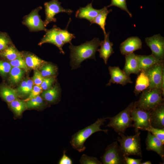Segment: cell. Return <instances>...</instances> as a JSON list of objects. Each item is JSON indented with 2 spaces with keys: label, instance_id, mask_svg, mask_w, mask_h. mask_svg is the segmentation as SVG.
I'll list each match as a JSON object with an SVG mask.
<instances>
[{
  "label": "cell",
  "instance_id": "1",
  "mask_svg": "<svg viewBox=\"0 0 164 164\" xmlns=\"http://www.w3.org/2000/svg\"><path fill=\"white\" fill-rule=\"evenodd\" d=\"M100 43L98 38H94L78 46L70 44L69 48L70 50V64L72 69H75L79 67L81 63L87 59L95 60V53Z\"/></svg>",
  "mask_w": 164,
  "mask_h": 164
},
{
  "label": "cell",
  "instance_id": "2",
  "mask_svg": "<svg viewBox=\"0 0 164 164\" xmlns=\"http://www.w3.org/2000/svg\"><path fill=\"white\" fill-rule=\"evenodd\" d=\"M106 119H108V117L98 118L94 123L79 130L73 135L70 142L73 148L79 152H82L86 149L84 145L85 141L93 134L99 131L107 133L108 129H101L100 128L101 126L104 125Z\"/></svg>",
  "mask_w": 164,
  "mask_h": 164
},
{
  "label": "cell",
  "instance_id": "3",
  "mask_svg": "<svg viewBox=\"0 0 164 164\" xmlns=\"http://www.w3.org/2000/svg\"><path fill=\"white\" fill-rule=\"evenodd\" d=\"M162 91L160 89H147L142 92L138 100L134 102L135 107L151 111L163 103Z\"/></svg>",
  "mask_w": 164,
  "mask_h": 164
},
{
  "label": "cell",
  "instance_id": "4",
  "mask_svg": "<svg viewBox=\"0 0 164 164\" xmlns=\"http://www.w3.org/2000/svg\"><path fill=\"white\" fill-rule=\"evenodd\" d=\"M140 132L134 135L125 136L123 133H118L117 141L120 144V148L124 156L135 155L142 157L140 144Z\"/></svg>",
  "mask_w": 164,
  "mask_h": 164
},
{
  "label": "cell",
  "instance_id": "5",
  "mask_svg": "<svg viewBox=\"0 0 164 164\" xmlns=\"http://www.w3.org/2000/svg\"><path fill=\"white\" fill-rule=\"evenodd\" d=\"M134 102L131 103L125 109L113 117H108L110 121L107 126L111 127L118 133L123 134L127 128L132 126L131 113Z\"/></svg>",
  "mask_w": 164,
  "mask_h": 164
},
{
  "label": "cell",
  "instance_id": "6",
  "mask_svg": "<svg viewBox=\"0 0 164 164\" xmlns=\"http://www.w3.org/2000/svg\"><path fill=\"white\" fill-rule=\"evenodd\" d=\"M151 111H145L134 105L131 116L134 122L133 126L136 133L140 130H145L147 128L152 126L151 121Z\"/></svg>",
  "mask_w": 164,
  "mask_h": 164
},
{
  "label": "cell",
  "instance_id": "7",
  "mask_svg": "<svg viewBox=\"0 0 164 164\" xmlns=\"http://www.w3.org/2000/svg\"><path fill=\"white\" fill-rule=\"evenodd\" d=\"M124 156L117 141L108 145L101 158L104 164H125Z\"/></svg>",
  "mask_w": 164,
  "mask_h": 164
},
{
  "label": "cell",
  "instance_id": "8",
  "mask_svg": "<svg viewBox=\"0 0 164 164\" xmlns=\"http://www.w3.org/2000/svg\"><path fill=\"white\" fill-rule=\"evenodd\" d=\"M61 3L58 0H51L44 3L45 19L44 22L46 27L50 23L56 21L55 16L60 12H65L70 15L73 11L70 9H65L61 6Z\"/></svg>",
  "mask_w": 164,
  "mask_h": 164
},
{
  "label": "cell",
  "instance_id": "9",
  "mask_svg": "<svg viewBox=\"0 0 164 164\" xmlns=\"http://www.w3.org/2000/svg\"><path fill=\"white\" fill-rule=\"evenodd\" d=\"M145 71L149 79L148 89L158 88L161 89L162 82L164 78L163 61L158 63Z\"/></svg>",
  "mask_w": 164,
  "mask_h": 164
},
{
  "label": "cell",
  "instance_id": "10",
  "mask_svg": "<svg viewBox=\"0 0 164 164\" xmlns=\"http://www.w3.org/2000/svg\"><path fill=\"white\" fill-rule=\"evenodd\" d=\"M147 45L151 49L152 55L160 61L164 58V39L160 34L154 35L145 39Z\"/></svg>",
  "mask_w": 164,
  "mask_h": 164
},
{
  "label": "cell",
  "instance_id": "11",
  "mask_svg": "<svg viewBox=\"0 0 164 164\" xmlns=\"http://www.w3.org/2000/svg\"><path fill=\"white\" fill-rule=\"evenodd\" d=\"M42 9L39 6L32 10L24 19L22 23L31 31H46L44 25V22L41 19L39 14V11Z\"/></svg>",
  "mask_w": 164,
  "mask_h": 164
},
{
  "label": "cell",
  "instance_id": "12",
  "mask_svg": "<svg viewBox=\"0 0 164 164\" xmlns=\"http://www.w3.org/2000/svg\"><path fill=\"white\" fill-rule=\"evenodd\" d=\"M109 73L111 78L107 84V86H110L111 84H117L124 86L128 83H132L131 78L127 76L118 67H108Z\"/></svg>",
  "mask_w": 164,
  "mask_h": 164
},
{
  "label": "cell",
  "instance_id": "13",
  "mask_svg": "<svg viewBox=\"0 0 164 164\" xmlns=\"http://www.w3.org/2000/svg\"><path fill=\"white\" fill-rule=\"evenodd\" d=\"M58 28V27L55 26L51 29L47 30L46 34L42 39L38 45L41 46L46 43L53 44L58 47L61 53L64 54L65 53L62 49L64 44L60 39Z\"/></svg>",
  "mask_w": 164,
  "mask_h": 164
},
{
  "label": "cell",
  "instance_id": "14",
  "mask_svg": "<svg viewBox=\"0 0 164 164\" xmlns=\"http://www.w3.org/2000/svg\"><path fill=\"white\" fill-rule=\"evenodd\" d=\"M142 42L137 36H132L127 38L120 44L119 48L121 53L126 55L142 49Z\"/></svg>",
  "mask_w": 164,
  "mask_h": 164
},
{
  "label": "cell",
  "instance_id": "15",
  "mask_svg": "<svg viewBox=\"0 0 164 164\" xmlns=\"http://www.w3.org/2000/svg\"><path fill=\"white\" fill-rule=\"evenodd\" d=\"M146 149L156 152L164 160V144L159 138L148 131L146 140Z\"/></svg>",
  "mask_w": 164,
  "mask_h": 164
},
{
  "label": "cell",
  "instance_id": "16",
  "mask_svg": "<svg viewBox=\"0 0 164 164\" xmlns=\"http://www.w3.org/2000/svg\"><path fill=\"white\" fill-rule=\"evenodd\" d=\"M125 63L122 70L128 76L140 72L137 55L134 53L125 55Z\"/></svg>",
  "mask_w": 164,
  "mask_h": 164
},
{
  "label": "cell",
  "instance_id": "17",
  "mask_svg": "<svg viewBox=\"0 0 164 164\" xmlns=\"http://www.w3.org/2000/svg\"><path fill=\"white\" fill-rule=\"evenodd\" d=\"M151 121L152 127L160 129L164 128V103L158 105L151 111Z\"/></svg>",
  "mask_w": 164,
  "mask_h": 164
},
{
  "label": "cell",
  "instance_id": "18",
  "mask_svg": "<svg viewBox=\"0 0 164 164\" xmlns=\"http://www.w3.org/2000/svg\"><path fill=\"white\" fill-rule=\"evenodd\" d=\"M102 10L103 8L100 9H94L91 2L84 7L80 8L77 11L75 16L80 19H86L91 22Z\"/></svg>",
  "mask_w": 164,
  "mask_h": 164
},
{
  "label": "cell",
  "instance_id": "19",
  "mask_svg": "<svg viewBox=\"0 0 164 164\" xmlns=\"http://www.w3.org/2000/svg\"><path fill=\"white\" fill-rule=\"evenodd\" d=\"M109 34L110 32H108L104 36V40L101 41L100 48L97 50L99 53L100 57L103 59L105 64H107L109 57L114 53L112 48L113 44L109 40Z\"/></svg>",
  "mask_w": 164,
  "mask_h": 164
},
{
  "label": "cell",
  "instance_id": "20",
  "mask_svg": "<svg viewBox=\"0 0 164 164\" xmlns=\"http://www.w3.org/2000/svg\"><path fill=\"white\" fill-rule=\"evenodd\" d=\"M136 80L134 93L137 95L143 91L148 89L149 86V79L144 71H141Z\"/></svg>",
  "mask_w": 164,
  "mask_h": 164
},
{
  "label": "cell",
  "instance_id": "21",
  "mask_svg": "<svg viewBox=\"0 0 164 164\" xmlns=\"http://www.w3.org/2000/svg\"><path fill=\"white\" fill-rule=\"evenodd\" d=\"M140 71H145L154 64L163 61L156 59L152 54L149 55H137Z\"/></svg>",
  "mask_w": 164,
  "mask_h": 164
},
{
  "label": "cell",
  "instance_id": "22",
  "mask_svg": "<svg viewBox=\"0 0 164 164\" xmlns=\"http://www.w3.org/2000/svg\"><path fill=\"white\" fill-rule=\"evenodd\" d=\"M112 11L111 9H108L107 6H104L103 8L102 11L94 18L91 22V25L93 24L98 25L102 30L105 36L107 33L105 29L106 24V21L108 14Z\"/></svg>",
  "mask_w": 164,
  "mask_h": 164
},
{
  "label": "cell",
  "instance_id": "23",
  "mask_svg": "<svg viewBox=\"0 0 164 164\" xmlns=\"http://www.w3.org/2000/svg\"><path fill=\"white\" fill-rule=\"evenodd\" d=\"M24 60L28 67L34 70L40 68L46 62L36 55L30 53L24 55Z\"/></svg>",
  "mask_w": 164,
  "mask_h": 164
},
{
  "label": "cell",
  "instance_id": "24",
  "mask_svg": "<svg viewBox=\"0 0 164 164\" xmlns=\"http://www.w3.org/2000/svg\"><path fill=\"white\" fill-rule=\"evenodd\" d=\"M16 90L5 87L0 88V96L6 102L9 103L17 99Z\"/></svg>",
  "mask_w": 164,
  "mask_h": 164
},
{
  "label": "cell",
  "instance_id": "25",
  "mask_svg": "<svg viewBox=\"0 0 164 164\" xmlns=\"http://www.w3.org/2000/svg\"><path fill=\"white\" fill-rule=\"evenodd\" d=\"M59 95V89L56 85L53 87L45 90L42 94L43 98L47 102L52 103L55 102Z\"/></svg>",
  "mask_w": 164,
  "mask_h": 164
},
{
  "label": "cell",
  "instance_id": "26",
  "mask_svg": "<svg viewBox=\"0 0 164 164\" xmlns=\"http://www.w3.org/2000/svg\"><path fill=\"white\" fill-rule=\"evenodd\" d=\"M0 55L10 61L23 57L21 53L13 46H8L2 51Z\"/></svg>",
  "mask_w": 164,
  "mask_h": 164
},
{
  "label": "cell",
  "instance_id": "27",
  "mask_svg": "<svg viewBox=\"0 0 164 164\" xmlns=\"http://www.w3.org/2000/svg\"><path fill=\"white\" fill-rule=\"evenodd\" d=\"M9 103V107L18 116H21L26 108L25 102L18 99Z\"/></svg>",
  "mask_w": 164,
  "mask_h": 164
},
{
  "label": "cell",
  "instance_id": "28",
  "mask_svg": "<svg viewBox=\"0 0 164 164\" xmlns=\"http://www.w3.org/2000/svg\"><path fill=\"white\" fill-rule=\"evenodd\" d=\"M39 70L42 75L44 77H51L55 75L57 71L55 66L46 62L39 68Z\"/></svg>",
  "mask_w": 164,
  "mask_h": 164
},
{
  "label": "cell",
  "instance_id": "29",
  "mask_svg": "<svg viewBox=\"0 0 164 164\" xmlns=\"http://www.w3.org/2000/svg\"><path fill=\"white\" fill-rule=\"evenodd\" d=\"M9 73L10 82L12 84H16L22 80L24 70L17 67H12Z\"/></svg>",
  "mask_w": 164,
  "mask_h": 164
},
{
  "label": "cell",
  "instance_id": "30",
  "mask_svg": "<svg viewBox=\"0 0 164 164\" xmlns=\"http://www.w3.org/2000/svg\"><path fill=\"white\" fill-rule=\"evenodd\" d=\"M58 31L61 40L65 44L69 43L71 44V41L75 38L74 34L68 32L67 30H62L58 27Z\"/></svg>",
  "mask_w": 164,
  "mask_h": 164
},
{
  "label": "cell",
  "instance_id": "31",
  "mask_svg": "<svg viewBox=\"0 0 164 164\" xmlns=\"http://www.w3.org/2000/svg\"><path fill=\"white\" fill-rule=\"evenodd\" d=\"M44 102L42 98L39 95L26 102V106L27 109L37 108L43 106Z\"/></svg>",
  "mask_w": 164,
  "mask_h": 164
},
{
  "label": "cell",
  "instance_id": "32",
  "mask_svg": "<svg viewBox=\"0 0 164 164\" xmlns=\"http://www.w3.org/2000/svg\"><path fill=\"white\" fill-rule=\"evenodd\" d=\"M127 0H111V4L107 7H109L111 6H115L118 7L121 10L127 12L130 17L132 16V13L128 10L126 3Z\"/></svg>",
  "mask_w": 164,
  "mask_h": 164
},
{
  "label": "cell",
  "instance_id": "33",
  "mask_svg": "<svg viewBox=\"0 0 164 164\" xmlns=\"http://www.w3.org/2000/svg\"><path fill=\"white\" fill-rule=\"evenodd\" d=\"M145 130L150 132L151 133L160 140L164 144V128L160 129L150 126L146 128Z\"/></svg>",
  "mask_w": 164,
  "mask_h": 164
},
{
  "label": "cell",
  "instance_id": "34",
  "mask_svg": "<svg viewBox=\"0 0 164 164\" xmlns=\"http://www.w3.org/2000/svg\"><path fill=\"white\" fill-rule=\"evenodd\" d=\"M9 63L13 67H16L23 69L26 71L28 70L27 66L23 57H20L12 61H10Z\"/></svg>",
  "mask_w": 164,
  "mask_h": 164
},
{
  "label": "cell",
  "instance_id": "35",
  "mask_svg": "<svg viewBox=\"0 0 164 164\" xmlns=\"http://www.w3.org/2000/svg\"><path fill=\"white\" fill-rule=\"evenodd\" d=\"M80 163L82 164H101L96 158L90 157L84 154H83L80 160Z\"/></svg>",
  "mask_w": 164,
  "mask_h": 164
},
{
  "label": "cell",
  "instance_id": "36",
  "mask_svg": "<svg viewBox=\"0 0 164 164\" xmlns=\"http://www.w3.org/2000/svg\"><path fill=\"white\" fill-rule=\"evenodd\" d=\"M12 67L9 63L0 60V74L3 76H5L9 73Z\"/></svg>",
  "mask_w": 164,
  "mask_h": 164
},
{
  "label": "cell",
  "instance_id": "37",
  "mask_svg": "<svg viewBox=\"0 0 164 164\" xmlns=\"http://www.w3.org/2000/svg\"><path fill=\"white\" fill-rule=\"evenodd\" d=\"M10 42L9 38L6 34L0 33V51L5 49Z\"/></svg>",
  "mask_w": 164,
  "mask_h": 164
},
{
  "label": "cell",
  "instance_id": "38",
  "mask_svg": "<svg viewBox=\"0 0 164 164\" xmlns=\"http://www.w3.org/2000/svg\"><path fill=\"white\" fill-rule=\"evenodd\" d=\"M42 89L40 86L35 85L33 87L28 97L23 101L26 102L32 98L39 96L42 92Z\"/></svg>",
  "mask_w": 164,
  "mask_h": 164
},
{
  "label": "cell",
  "instance_id": "39",
  "mask_svg": "<svg viewBox=\"0 0 164 164\" xmlns=\"http://www.w3.org/2000/svg\"><path fill=\"white\" fill-rule=\"evenodd\" d=\"M54 80L55 79L53 77L44 78L40 86L43 89L45 90H48L51 88Z\"/></svg>",
  "mask_w": 164,
  "mask_h": 164
},
{
  "label": "cell",
  "instance_id": "40",
  "mask_svg": "<svg viewBox=\"0 0 164 164\" xmlns=\"http://www.w3.org/2000/svg\"><path fill=\"white\" fill-rule=\"evenodd\" d=\"M33 84L32 80L27 79L26 84L19 95L25 96L29 94L33 88Z\"/></svg>",
  "mask_w": 164,
  "mask_h": 164
},
{
  "label": "cell",
  "instance_id": "41",
  "mask_svg": "<svg viewBox=\"0 0 164 164\" xmlns=\"http://www.w3.org/2000/svg\"><path fill=\"white\" fill-rule=\"evenodd\" d=\"M44 78L42 75L40 71L36 70L34 71L32 81L36 85L40 86Z\"/></svg>",
  "mask_w": 164,
  "mask_h": 164
},
{
  "label": "cell",
  "instance_id": "42",
  "mask_svg": "<svg viewBox=\"0 0 164 164\" xmlns=\"http://www.w3.org/2000/svg\"><path fill=\"white\" fill-rule=\"evenodd\" d=\"M73 163L72 160L67 156L66 154V151H64L63 154L60 160L59 164H72Z\"/></svg>",
  "mask_w": 164,
  "mask_h": 164
},
{
  "label": "cell",
  "instance_id": "43",
  "mask_svg": "<svg viewBox=\"0 0 164 164\" xmlns=\"http://www.w3.org/2000/svg\"><path fill=\"white\" fill-rule=\"evenodd\" d=\"M124 160L126 164H141L142 159H135L124 156Z\"/></svg>",
  "mask_w": 164,
  "mask_h": 164
},
{
  "label": "cell",
  "instance_id": "44",
  "mask_svg": "<svg viewBox=\"0 0 164 164\" xmlns=\"http://www.w3.org/2000/svg\"><path fill=\"white\" fill-rule=\"evenodd\" d=\"M27 79H26L22 81L20 85L16 90L18 95V94H20L23 89L26 86L27 82Z\"/></svg>",
  "mask_w": 164,
  "mask_h": 164
},
{
  "label": "cell",
  "instance_id": "45",
  "mask_svg": "<svg viewBox=\"0 0 164 164\" xmlns=\"http://www.w3.org/2000/svg\"><path fill=\"white\" fill-rule=\"evenodd\" d=\"M151 162L150 161H146L141 163V164H151Z\"/></svg>",
  "mask_w": 164,
  "mask_h": 164
}]
</instances>
